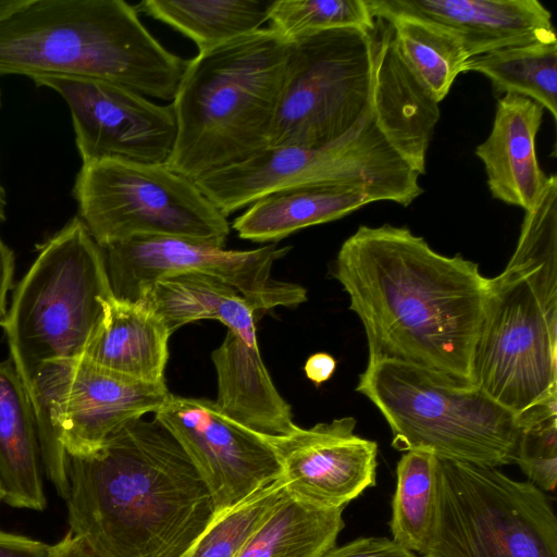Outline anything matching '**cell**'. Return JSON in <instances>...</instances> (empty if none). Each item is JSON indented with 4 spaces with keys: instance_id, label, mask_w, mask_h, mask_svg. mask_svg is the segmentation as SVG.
Segmentation results:
<instances>
[{
    "instance_id": "obj_13",
    "label": "cell",
    "mask_w": 557,
    "mask_h": 557,
    "mask_svg": "<svg viewBox=\"0 0 557 557\" xmlns=\"http://www.w3.org/2000/svg\"><path fill=\"white\" fill-rule=\"evenodd\" d=\"M57 91L71 112L83 163L120 159L165 163L177 132L172 102L158 104L132 89L98 79L64 75L30 77Z\"/></svg>"
},
{
    "instance_id": "obj_31",
    "label": "cell",
    "mask_w": 557,
    "mask_h": 557,
    "mask_svg": "<svg viewBox=\"0 0 557 557\" xmlns=\"http://www.w3.org/2000/svg\"><path fill=\"white\" fill-rule=\"evenodd\" d=\"M269 28L287 40L334 28L373 30L376 20L367 0H273Z\"/></svg>"
},
{
    "instance_id": "obj_35",
    "label": "cell",
    "mask_w": 557,
    "mask_h": 557,
    "mask_svg": "<svg viewBox=\"0 0 557 557\" xmlns=\"http://www.w3.org/2000/svg\"><path fill=\"white\" fill-rule=\"evenodd\" d=\"M14 253L0 236V325L7 314V295L12 286Z\"/></svg>"
},
{
    "instance_id": "obj_21",
    "label": "cell",
    "mask_w": 557,
    "mask_h": 557,
    "mask_svg": "<svg viewBox=\"0 0 557 557\" xmlns=\"http://www.w3.org/2000/svg\"><path fill=\"white\" fill-rule=\"evenodd\" d=\"M171 332L141 301L114 297L106 322L84 358L147 382H163Z\"/></svg>"
},
{
    "instance_id": "obj_40",
    "label": "cell",
    "mask_w": 557,
    "mask_h": 557,
    "mask_svg": "<svg viewBox=\"0 0 557 557\" xmlns=\"http://www.w3.org/2000/svg\"><path fill=\"white\" fill-rule=\"evenodd\" d=\"M0 502H1V494H0Z\"/></svg>"
},
{
    "instance_id": "obj_17",
    "label": "cell",
    "mask_w": 557,
    "mask_h": 557,
    "mask_svg": "<svg viewBox=\"0 0 557 557\" xmlns=\"http://www.w3.org/2000/svg\"><path fill=\"white\" fill-rule=\"evenodd\" d=\"M170 395L164 381L137 380L81 359L67 403L65 454L94 450L128 422L154 413Z\"/></svg>"
},
{
    "instance_id": "obj_33",
    "label": "cell",
    "mask_w": 557,
    "mask_h": 557,
    "mask_svg": "<svg viewBox=\"0 0 557 557\" xmlns=\"http://www.w3.org/2000/svg\"><path fill=\"white\" fill-rule=\"evenodd\" d=\"M321 557H417L393 539L359 537L342 546H333Z\"/></svg>"
},
{
    "instance_id": "obj_12",
    "label": "cell",
    "mask_w": 557,
    "mask_h": 557,
    "mask_svg": "<svg viewBox=\"0 0 557 557\" xmlns=\"http://www.w3.org/2000/svg\"><path fill=\"white\" fill-rule=\"evenodd\" d=\"M108 277L117 299L136 301L154 281L198 272L237 290L256 312L296 307L307 301V289L272 277L274 263L290 246L271 243L251 250L177 237H137L101 247Z\"/></svg>"
},
{
    "instance_id": "obj_18",
    "label": "cell",
    "mask_w": 557,
    "mask_h": 557,
    "mask_svg": "<svg viewBox=\"0 0 557 557\" xmlns=\"http://www.w3.org/2000/svg\"><path fill=\"white\" fill-rule=\"evenodd\" d=\"M543 114L544 108L537 102L504 95L498 99L488 136L475 148L493 198L524 211L534 203L548 177L535 152Z\"/></svg>"
},
{
    "instance_id": "obj_8",
    "label": "cell",
    "mask_w": 557,
    "mask_h": 557,
    "mask_svg": "<svg viewBox=\"0 0 557 557\" xmlns=\"http://www.w3.org/2000/svg\"><path fill=\"white\" fill-rule=\"evenodd\" d=\"M356 391L385 418L397 450L496 468L516 463L517 416L474 385L412 364L368 361Z\"/></svg>"
},
{
    "instance_id": "obj_10",
    "label": "cell",
    "mask_w": 557,
    "mask_h": 557,
    "mask_svg": "<svg viewBox=\"0 0 557 557\" xmlns=\"http://www.w3.org/2000/svg\"><path fill=\"white\" fill-rule=\"evenodd\" d=\"M420 557H557L555 511L529 481L438 458L436 525Z\"/></svg>"
},
{
    "instance_id": "obj_23",
    "label": "cell",
    "mask_w": 557,
    "mask_h": 557,
    "mask_svg": "<svg viewBox=\"0 0 557 557\" xmlns=\"http://www.w3.org/2000/svg\"><path fill=\"white\" fill-rule=\"evenodd\" d=\"M138 300L161 318L171 334L198 320H218L234 329L255 322L256 318L253 308L237 290L198 272L161 277Z\"/></svg>"
},
{
    "instance_id": "obj_6",
    "label": "cell",
    "mask_w": 557,
    "mask_h": 557,
    "mask_svg": "<svg viewBox=\"0 0 557 557\" xmlns=\"http://www.w3.org/2000/svg\"><path fill=\"white\" fill-rule=\"evenodd\" d=\"M290 41L262 27L188 60L165 164L195 181L268 148Z\"/></svg>"
},
{
    "instance_id": "obj_11",
    "label": "cell",
    "mask_w": 557,
    "mask_h": 557,
    "mask_svg": "<svg viewBox=\"0 0 557 557\" xmlns=\"http://www.w3.org/2000/svg\"><path fill=\"white\" fill-rule=\"evenodd\" d=\"M73 196L100 247L137 237H177L224 247L231 231L226 216L195 182L165 163H83Z\"/></svg>"
},
{
    "instance_id": "obj_38",
    "label": "cell",
    "mask_w": 557,
    "mask_h": 557,
    "mask_svg": "<svg viewBox=\"0 0 557 557\" xmlns=\"http://www.w3.org/2000/svg\"><path fill=\"white\" fill-rule=\"evenodd\" d=\"M29 1L30 0H0V23L18 13Z\"/></svg>"
},
{
    "instance_id": "obj_22",
    "label": "cell",
    "mask_w": 557,
    "mask_h": 557,
    "mask_svg": "<svg viewBox=\"0 0 557 557\" xmlns=\"http://www.w3.org/2000/svg\"><path fill=\"white\" fill-rule=\"evenodd\" d=\"M371 203L363 194L338 187L282 189L261 197L237 216L232 227L256 243H276L290 234L338 220Z\"/></svg>"
},
{
    "instance_id": "obj_34",
    "label": "cell",
    "mask_w": 557,
    "mask_h": 557,
    "mask_svg": "<svg viewBox=\"0 0 557 557\" xmlns=\"http://www.w3.org/2000/svg\"><path fill=\"white\" fill-rule=\"evenodd\" d=\"M0 557H52V546L30 537L0 531Z\"/></svg>"
},
{
    "instance_id": "obj_16",
    "label": "cell",
    "mask_w": 557,
    "mask_h": 557,
    "mask_svg": "<svg viewBox=\"0 0 557 557\" xmlns=\"http://www.w3.org/2000/svg\"><path fill=\"white\" fill-rule=\"evenodd\" d=\"M374 18L408 15L440 24L469 58L536 41L557 40L550 12L537 0H367Z\"/></svg>"
},
{
    "instance_id": "obj_4",
    "label": "cell",
    "mask_w": 557,
    "mask_h": 557,
    "mask_svg": "<svg viewBox=\"0 0 557 557\" xmlns=\"http://www.w3.org/2000/svg\"><path fill=\"white\" fill-rule=\"evenodd\" d=\"M472 385L516 416L557 396V176L525 210L516 249L490 278Z\"/></svg>"
},
{
    "instance_id": "obj_7",
    "label": "cell",
    "mask_w": 557,
    "mask_h": 557,
    "mask_svg": "<svg viewBox=\"0 0 557 557\" xmlns=\"http://www.w3.org/2000/svg\"><path fill=\"white\" fill-rule=\"evenodd\" d=\"M113 299L102 249L75 216L42 245L1 324L26 389L44 363L84 358Z\"/></svg>"
},
{
    "instance_id": "obj_37",
    "label": "cell",
    "mask_w": 557,
    "mask_h": 557,
    "mask_svg": "<svg viewBox=\"0 0 557 557\" xmlns=\"http://www.w3.org/2000/svg\"><path fill=\"white\" fill-rule=\"evenodd\" d=\"M52 557H99L91 547L72 531L54 545H52Z\"/></svg>"
},
{
    "instance_id": "obj_1",
    "label": "cell",
    "mask_w": 557,
    "mask_h": 557,
    "mask_svg": "<svg viewBox=\"0 0 557 557\" xmlns=\"http://www.w3.org/2000/svg\"><path fill=\"white\" fill-rule=\"evenodd\" d=\"M332 274L362 323L369 362L412 364L472 385L490 288L478 263L436 252L405 226L360 225Z\"/></svg>"
},
{
    "instance_id": "obj_29",
    "label": "cell",
    "mask_w": 557,
    "mask_h": 557,
    "mask_svg": "<svg viewBox=\"0 0 557 557\" xmlns=\"http://www.w3.org/2000/svg\"><path fill=\"white\" fill-rule=\"evenodd\" d=\"M78 361L53 360L39 367L27 389L40 444L44 471L62 498L69 492L63 433L70 389Z\"/></svg>"
},
{
    "instance_id": "obj_9",
    "label": "cell",
    "mask_w": 557,
    "mask_h": 557,
    "mask_svg": "<svg viewBox=\"0 0 557 557\" xmlns=\"http://www.w3.org/2000/svg\"><path fill=\"white\" fill-rule=\"evenodd\" d=\"M379 82V20L373 30L334 28L290 40L268 148L336 140L372 110Z\"/></svg>"
},
{
    "instance_id": "obj_20",
    "label": "cell",
    "mask_w": 557,
    "mask_h": 557,
    "mask_svg": "<svg viewBox=\"0 0 557 557\" xmlns=\"http://www.w3.org/2000/svg\"><path fill=\"white\" fill-rule=\"evenodd\" d=\"M44 463L28 392L12 360L0 362V494L14 508L42 511Z\"/></svg>"
},
{
    "instance_id": "obj_19",
    "label": "cell",
    "mask_w": 557,
    "mask_h": 557,
    "mask_svg": "<svg viewBox=\"0 0 557 557\" xmlns=\"http://www.w3.org/2000/svg\"><path fill=\"white\" fill-rule=\"evenodd\" d=\"M216 406L230 418L265 435H286L297 425L261 359L255 324L227 329L212 352Z\"/></svg>"
},
{
    "instance_id": "obj_32",
    "label": "cell",
    "mask_w": 557,
    "mask_h": 557,
    "mask_svg": "<svg viewBox=\"0 0 557 557\" xmlns=\"http://www.w3.org/2000/svg\"><path fill=\"white\" fill-rule=\"evenodd\" d=\"M520 437L516 463L541 491L557 483V396L517 416Z\"/></svg>"
},
{
    "instance_id": "obj_26",
    "label": "cell",
    "mask_w": 557,
    "mask_h": 557,
    "mask_svg": "<svg viewBox=\"0 0 557 557\" xmlns=\"http://www.w3.org/2000/svg\"><path fill=\"white\" fill-rule=\"evenodd\" d=\"M392 28L395 49L425 94L440 103L469 59L460 39L448 28L408 15L380 18Z\"/></svg>"
},
{
    "instance_id": "obj_30",
    "label": "cell",
    "mask_w": 557,
    "mask_h": 557,
    "mask_svg": "<svg viewBox=\"0 0 557 557\" xmlns=\"http://www.w3.org/2000/svg\"><path fill=\"white\" fill-rule=\"evenodd\" d=\"M280 476L216 516L180 557H237L246 542L287 495Z\"/></svg>"
},
{
    "instance_id": "obj_27",
    "label": "cell",
    "mask_w": 557,
    "mask_h": 557,
    "mask_svg": "<svg viewBox=\"0 0 557 557\" xmlns=\"http://www.w3.org/2000/svg\"><path fill=\"white\" fill-rule=\"evenodd\" d=\"M475 72L492 83L497 96L529 98L557 119V40L536 41L469 58L462 73Z\"/></svg>"
},
{
    "instance_id": "obj_28",
    "label": "cell",
    "mask_w": 557,
    "mask_h": 557,
    "mask_svg": "<svg viewBox=\"0 0 557 557\" xmlns=\"http://www.w3.org/2000/svg\"><path fill=\"white\" fill-rule=\"evenodd\" d=\"M389 528L393 540L422 556L430 547L437 518L438 458L429 451H405L396 467Z\"/></svg>"
},
{
    "instance_id": "obj_39",
    "label": "cell",
    "mask_w": 557,
    "mask_h": 557,
    "mask_svg": "<svg viewBox=\"0 0 557 557\" xmlns=\"http://www.w3.org/2000/svg\"><path fill=\"white\" fill-rule=\"evenodd\" d=\"M0 108H1V90H0ZM8 197L3 185L0 182V221L7 218Z\"/></svg>"
},
{
    "instance_id": "obj_25",
    "label": "cell",
    "mask_w": 557,
    "mask_h": 557,
    "mask_svg": "<svg viewBox=\"0 0 557 557\" xmlns=\"http://www.w3.org/2000/svg\"><path fill=\"white\" fill-rule=\"evenodd\" d=\"M343 508H322L289 494L252 533L237 557H321L343 530Z\"/></svg>"
},
{
    "instance_id": "obj_3",
    "label": "cell",
    "mask_w": 557,
    "mask_h": 557,
    "mask_svg": "<svg viewBox=\"0 0 557 557\" xmlns=\"http://www.w3.org/2000/svg\"><path fill=\"white\" fill-rule=\"evenodd\" d=\"M434 128L423 91L403 72L385 70L372 110L336 140L265 148L194 182L226 218L271 193L301 187H338L407 207L423 193Z\"/></svg>"
},
{
    "instance_id": "obj_14",
    "label": "cell",
    "mask_w": 557,
    "mask_h": 557,
    "mask_svg": "<svg viewBox=\"0 0 557 557\" xmlns=\"http://www.w3.org/2000/svg\"><path fill=\"white\" fill-rule=\"evenodd\" d=\"M154 419L177 441L208 486L214 517L281 476L267 435L230 418L213 400L171 394Z\"/></svg>"
},
{
    "instance_id": "obj_15",
    "label": "cell",
    "mask_w": 557,
    "mask_h": 557,
    "mask_svg": "<svg viewBox=\"0 0 557 557\" xmlns=\"http://www.w3.org/2000/svg\"><path fill=\"white\" fill-rule=\"evenodd\" d=\"M352 417L267 435L289 495L322 508H345L376 481L377 444L355 434Z\"/></svg>"
},
{
    "instance_id": "obj_2",
    "label": "cell",
    "mask_w": 557,
    "mask_h": 557,
    "mask_svg": "<svg viewBox=\"0 0 557 557\" xmlns=\"http://www.w3.org/2000/svg\"><path fill=\"white\" fill-rule=\"evenodd\" d=\"M70 531L99 557H180L214 518L208 486L157 420L65 454Z\"/></svg>"
},
{
    "instance_id": "obj_5",
    "label": "cell",
    "mask_w": 557,
    "mask_h": 557,
    "mask_svg": "<svg viewBox=\"0 0 557 557\" xmlns=\"http://www.w3.org/2000/svg\"><path fill=\"white\" fill-rule=\"evenodd\" d=\"M187 64L123 0H30L0 23V76L98 79L172 101Z\"/></svg>"
},
{
    "instance_id": "obj_24",
    "label": "cell",
    "mask_w": 557,
    "mask_h": 557,
    "mask_svg": "<svg viewBox=\"0 0 557 557\" xmlns=\"http://www.w3.org/2000/svg\"><path fill=\"white\" fill-rule=\"evenodd\" d=\"M273 0H144L135 8L180 32L199 53L260 28Z\"/></svg>"
},
{
    "instance_id": "obj_36",
    "label": "cell",
    "mask_w": 557,
    "mask_h": 557,
    "mask_svg": "<svg viewBox=\"0 0 557 557\" xmlns=\"http://www.w3.org/2000/svg\"><path fill=\"white\" fill-rule=\"evenodd\" d=\"M336 369V360L326 352L311 355L305 363V374L317 386L330 380Z\"/></svg>"
}]
</instances>
